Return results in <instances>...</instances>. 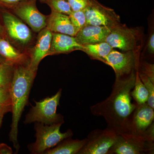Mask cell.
<instances>
[{
	"label": "cell",
	"mask_w": 154,
	"mask_h": 154,
	"mask_svg": "<svg viewBox=\"0 0 154 154\" xmlns=\"http://www.w3.org/2000/svg\"><path fill=\"white\" fill-rule=\"evenodd\" d=\"M136 71L128 76L116 79L110 96L91 107V113L103 117L107 128L117 134L129 132L131 118L137 106L136 103L131 102V95L134 86Z\"/></svg>",
	"instance_id": "obj_1"
},
{
	"label": "cell",
	"mask_w": 154,
	"mask_h": 154,
	"mask_svg": "<svg viewBox=\"0 0 154 154\" xmlns=\"http://www.w3.org/2000/svg\"><path fill=\"white\" fill-rule=\"evenodd\" d=\"M29 63L14 65V74L10 87L12 112L10 139L17 151L19 148L18 124L28 102L30 89L37 72L30 67Z\"/></svg>",
	"instance_id": "obj_2"
},
{
	"label": "cell",
	"mask_w": 154,
	"mask_h": 154,
	"mask_svg": "<svg viewBox=\"0 0 154 154\" xmlns=\"http://www.w3.org/2000/svg\"><path fill=\"white\" fill-rule=\"evenodd\" d=\"M0 17L6 39L19 50L27 53L35 42L36 33L9 10L0 8Z\"/></svg>",
	"instance_id": "obj_3"
},
{
	"label": "cell",
	"mask_w": 154,
	"mask_h": 154,
	"mask_svg": "<svg viewBox=\"0 0 154 154\" xmlns=\"http://www.w3.org/2000/svg\"><path fill=\"white\" fill-rule=\"evenodd\" d=\"M154 123L143 134L124 133L117 135L107 154H140L153 152Z\"/></svg>",
	"instance_id": "obj_4"
},
{
	"label": "cell",
	"mask_w": 154,
	"mask_h": 154,
	"mask_svg": "<svg viewBox=\"0 0 154 154\" xmlns=\"http://www.w3.org/2000/svg\"><path fill=\"white\" fill-rule=\"evenodd\" d=\"M61 92V89H60L51 97H47L39 102L35 101V106H32L26 115L25 123L37 122L50 125L64 122L63 117L57 113Z\"/></svg>",
	"instance_id": "obj_5"
},
{
	"label": "cell",
	"mask_w": 154,
	"mask_h": 154,
	"mask_svg": "<svg viewBox=\"0 0 154 154\" xmlns=\"http://www.w3.org/2000/svg\"><path fill=\"white\" fill-rule=\"evenodd\" d=\"M142 39V31L140 28H128L120 23L112 28L105 42L112 48L138 53L141 47Z\"/></svg>",
	"instance_id": "obj_6"
},
{
	"label": "cell",
	"mask_w": 154,
	"mask_h": 154,
	"mask_svg": "<svg viewBox=\"0 0 154 154\" xmlns=\"http://www.w3.org/2000/svg\"><path fill=\"white\" fill-rule=\"evenodd\" d=\"M63 122L48 125L38 123L35 126L36 140L30 146V150L33 154H44L45 152L55 146L66 138L71 137L73 133L69 129L61 133L60 127Z\"/></svg>",
	"instance_id": "obj_7"
},
{
	"label": "cell",
	"mask_w": 154,
	"mask_h": 154,
	"mask_svg": "<svg viewBox=\"0 0 154 154\" xmlns=\"http://www.w3.org/2000/svg\"><path fill=\"white\" fill-rule=\"evenodd\" d=\"M117 135L107 128L95 130L88 134L87 142L78 154H107L115 143Z\"/></svg>",
	"instance_id": "obj_8"
},
{
	"label": "cell",
	"mask_w": 154,
	"mask_h": 154,
	"mask_svg": "<svg viewBox=\"0 0 154 154\" xmlns=\"http://www.w3.org/2000/svg\"><path fill=\"white\" fill-rule=\"evenodd\" d=\"M36 1H24L17 4L9 11L29 26L33 32L38 33L46 28L47 16L38 11L36 7Z\"/></svg>",
	"instance_id": "obj_9"
},
{
	"label": "cell",
	"mask_w": 154,
	"mask_h": 154,
	"mask_svg": "<svg viewBox=\"0 0 154 154\" xmlns=\"http://www.w3.org/2000/svg\"><path fill=\"white\" fill-rule=\"evenodd\" d=\"M87 25L113 28L120 23V18L113 9L107 8L97 0H91L84 10Z\"/></svg>",
	"instance_id": "obj_10"
},
{
	"label": "cell",
	"mask_w": 154,
	"mask_h": 154,
	"mask_svg": "<svg viewBox=\"0 0 154 154\" xmlns=\"http://www.w3.org/2000/svg\"><path fill=\"white\" fill-rule=\"evenodd\" d=\"M137 53L131 51L121 53L113 49L106 57L105 63L114 70L116 79L125 78L138 69Z\"/></svg>",
	"instance_id": "obj_11"
},
{
	"label": "cell",
	"mask_w": 154,
	"mask_h": 154,
	"mask_svg": "<svg viewBox=\"0 0 154 154\" xmlns=\"http://www.w3.org/2000/svg\"><path fill=\"white\" fill-rule=\"evenodd\" d=\"M37 33L34 44L27 52L29 58V66L36 71H37L41 61L48 56L53 32L45 28Z\"/></svg>",
	"instance_id": "obj_12"
},
{
	"label": "cell",
	"mask_w": 154,
	"mask_h": 154,
	"mask_svg": "<svg viewBox=\"0 0 154 154\" xmlns=\"http://www.w3.org/2000/svg\"><path fill=\"white\" fill-rule=\"evenodd\" d=\"M146 103L137 105L131 118L129 132L143 134L153 123L154 110Z\"/></svg>",
	"instance_id": "obj_13"
},
{
	"label": "cell",
	"mask_w": 154,
	"mask_h": 154,
	"mask_svg": "<svg viewBox=\"0 0 154 154\" xmlns=\"http://www.w3.org/2000/svg\"><path fill=\"white\" fill-rule=\"evenodd\" d=\"M112 28L87 25L78 31L75 37L79 43L82 46L104 42Z\"/></svg>",
	"instance_id": "obj_14"
},
{
	"label": "cell",
	"mask_w": 154,
	"mask_h": 154,
	"mask_svg": "<svg viewBox=\"0 0 154 154\" xmlns=\"http://www.w3.org/2000/svg\"><path fill=\"white\" fill-rule=\"evenodd\" d=\"M83 46L77 41L75 36L53 33L50 48L48 56L68 54L75 51H82Z\"/></svg>",
	"instance_id": "obj_15"
},
{
	"label": "cell",
	"mask_w": 154,
	"mask_h": 154,
	"mask_svg": "<svg viewBox=\"0 0 154 154\" xmlns=\"http://www.w3.org/2000/svg\"><path fill=\"white\" fill-rule=\"evenodd\" d=\"M46 28L53 33L75 36L79 30L72 24L69 15L51 11L47 16Z\"/></svg>",
	"instance_id": "obj_16"
},
{
	"label": "cell",
	"mask_w": 154,
	"mask_h": 154,
	"mask_svg": "<svg viewBox=\"0 0 154 154\" xmlns=\"http://www.w3.org/2000/svg\"><path fill=\"white\" fill-rule=\"evenodd\" d=\"M0 55L6 62L14 65L29 63L28 54L19 50L6 38H0Z\"/></svg>",
	"instance_id": "obj_17"
},
{
	"label": "cell",
	"mask_w": 154,
	"mask_h": 154,
	"mask_svg": "<svg viewBox=\"0 0 154 154\" xmlns=\"http://www.w3.org/2000/svg\"><path fill=\"white\" fill-rule=\"evenodd\" d=\"M87 139L79 140L66 138L59 143L55 147L45 152L46 154H78L87 142Z\"/></svg>",
	"instance_id": "obj_18"
},
{
	"label": "cell",
	"mask_w": 154,
	"mask_h": 154,
	"mask_svg": "<svg viewBox=\"0 0 154 154\" xmlns=\"http://www.w3.org/2000/svg\"><path fill=\"white\" fill-rule=\"evenodd\" d=\"M113 49L106 42L83 46L84 51L94 59L105 63L106 58Z\"/></svg>",
	"instance_id": "obj_19"
},
{
	"label": "cell",
	"mask_w": 154,
	"mask_h": 154,
	"mask_svg": "<svg viewBox=\"0 0 154 154\" xmlns=\"http://www.w3.org/2000/svg\"><path fill=\"white\" fill-rule=\"evenodd\" d=\"M132 90L131 95L137 105H141L147 102L148 92L140 78L138 69L136 71L135 82Z\"/></svg>",
	"instance_id": "obj_20"
},
{
	"label": "cell",
	"mask_w": 154,
	"mask_h": 154,
	"mask_svg": "<svg viewBox=\"0 0 154 154\" xmlns=\"http://www.w3.org/2000/svg\"><path fill=\"white\" fill-rule=\"evenodd\" d=\"M14 67V64L6 61L0 63V87H10Z\"/></svg>",
	"instance_id": "obj_21"
},
{
	"label": "cell",
	"mask_w": 154,
	"mask_h": 154,
	"mask_svg": "<svg viewBox=\"0 0 154 154\" xmlns=\"http://www.w3.org/2000/svg\"><path fill=\"white\" fill-rule=\"evenodd\" d=\"M48 5L51 11L69 15L72 12L67 0H39Z\"/></svg>",
	"instance_id": "obj_22"
},
{
	"label": "cell",
	"mask_w": 154,
	"mask_h": 154,
	"mask_svg": "<svg viewBox=\"0 0 154 154\" xmlns=\"http://www.w3.org/2000/svg\"><path fill=\"white\" fill-rule=\"evenodd\" d=\"M69 16L72 24L79 31L87 25L84 11H72Z\"/></svg>",
	"instance_id": "obj_23"
},
{
	"label": "cell",
	"mask_w": 154,
	"mask_h": 154,
	"mask_svg": "<svg viewBox=\"0 0 154 154\" xmlns=\"http://www.w3.org/2000/svg\"><path fill=\"white\" fill-rule=\"evenodd\" d=\"M138 73L142 82L148 92L149 98L147 103L154 109V83L145 75L139 72Z\"/></svg>",
	"instance_id": "obj_24"
},
{
	"label": "cell",
	"mask_w": 154,
	"mask_h": 154,
	"mask_svg": "<svg viewBox=\"0 0 154 154\" xmlns=\"http://www.w3.org/2000/svg\"><path fill=\"white\" fill-rule=\"evenodd\" d=\"M91 0H67L72 11H84L87 8Z\"/></svg>",
	"instance_id": "obj_25"
},
{
	"label": "cell",
	"mask_w": 154,
	"mask_h": 154,
	"mask_svg": "<svg viewBox=\"0 0 154 154\" xmlns=\"http://www.w3.org/2000/svg\"><path fill=\"white\" fill-rule=\"evenodd\" d=\"M140 71L138 72L145 75L154 83V65L149 63L141 62L140 63Z\"/></svg>",
	"instance_id": "obj_26"
},
{
	"label": "cell",
	"mask_w": 154,
	"mask_h": 154,
	"mask_svg": "<svg viewBox=\"0 0 154 154\" xmlns=\"http://www.w3.org/2000/svg\"><path fill=\"white\" fill-rule=\"evenodd\" d=\"M0 104L11 105L10 87H0Z\"/></svg>",
	"instance_id": "obj_27"
},
{
	"label": "cell",
	"mask_w": 154,
	"mask_h": 154,
	"mask_svg": "<svg viewBox=\"0 0 154 154\" xmlns=\"http://www.w3.org/2000/svg\"><path fill=\"white\" fill-rule=\"evenodd\" d=\"M27 0H0V8L9 10L17 4Z\"/></svg>",
	"instance_id": "obj_28"
},
{
	"label": "cell",
	"mask_w": 154,
	"mask_h": 154,
	"mask_svg": "<svg viewBox=\"0 0 154 154\" xmlns=\"http://www.w3.org/2000/svg\"><path fill=\"white\" fill-rule=\"evenodd\" d=\"M147 49L149 54H153L154 53V31H152L150 34L147 45Z\"/></svg>",
	"instance_id": "obj_29"
},
{
	"label": "cell",
	"mask_w": 154,
	"mask_h": 154,
	"mask_svg": "<svg viewBox=\"0 0 154 154\" xmlns=\"http://www.w3.org/2000/svg\"><path fill=\"white\" fill-rule=\"evenodd\" d=\"M13 153L12 149L5 143L0 144V154H11Z\"/></svg>",
	"instance_id": "obj_30"
},
{
	"label": "cell",
	"mask_w": 154,
	"mask_h": 154,
	"mask_svg": "<svg viewBox=\"0 0 154 154\" xmlns=\"http://www.w3.org/2000/svg\"><path fill=\"white\" fill-rule=\"evenodd\" d=\"M11 111V105L0 104V116H4L5 114Z\"/></svg>",
	"instance_id": "obj_31"
},
{
	"label": "cell",
	"mask_w": 154,
	"mask_h": 154,
	"mask_svg": "<svg viewBox=\"0 0 154 154\" xmlns=\"http://www.w3.org/2000/svg\"><path fill=\"white\" fill-rule=\"evenodd\" d=\"M0 38H6L5 33L4 27L2 23L1 17H0Z\"/></svg>",
	"instance_id": "obj_32"
},
{
	"label": "cell",
	"mask_w": 154,
	"mask_h": 154,
	"mask_svg": "<svg viewBox=\"0 0 154 154\" xmlns=\"http://www.w3.org/2000/svg\"><path fill=\"white\" fill-rule=\"evenodd\" d=\"M5 62V60L4 59V58L2 57L0 55V63H2Z\"/></svg>",
	"instance_id": "obj_33"
},
{
	"label": "cell",
	"mask_w": 154,
	"mask_h": 154,
	"mask_svg": "<svg viewBox=\"0 0 154 154\" xmlns=\"http://www.w3.org/2000/svg\"><path fill=\"white\" fill-rule=\"evenodd\" d=\"M3 117H4V116H0V128H1V125H2Z\"/></svg>",
	"instance_id": "obj_34"
}]
</instances>
